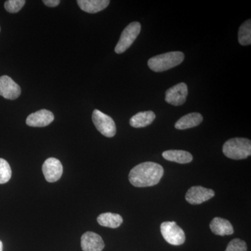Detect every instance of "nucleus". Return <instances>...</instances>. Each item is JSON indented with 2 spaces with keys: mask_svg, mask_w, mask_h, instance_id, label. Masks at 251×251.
I'll return each instance as SVG.
<instances>
[{
  "mask_svg": "<svg viewBox=\"0 0 251 251\" xmlns=\"http://www.w3.org/2000/svg\"><path fill=\"white\" fill-rule=\"evenodd\" d=\"M108 0H78L77 4L81 9L89 14H96L103 11L110 4Z\"/></svg>",
  "mask_w": 251,
  "mask_h": 251,
  "instance_id": "2eb2a0df",
  "label": "nucleus"
},
{
  "mask_svg": "<svg viewBox=\"0 0 251 251\" xmlns=\"http://www.w3.org/2000/svg\"><path fill=\"white\" fill-rule=\"evenodd\" d=\"M203 117L202 115L198 112H193L184 115L180 118L175 124V128L179 130L188 129L198 126L202 123Z\"/></svg>",
  "mask_w": 251,
  "mask_h": 251,
  "instance_id": "4468645a",
  "label": "nucleus"
},
{
  "mask_svg": "<svg viewBox=\"0 0 251 251\" xmlns=\"http://www.w3.org/2000/svg\"><path fill=\"white\" fill-rule=\"evenodd\" d=\"M54 115L48 110H41L27 117L26 124L31 127H45L53 122Z\"/></svg>",
  "mask_w": 251,
  "mask_h": 251,
  "instance_id": "f8f14e48",
  "label": "nucleus"
},
{
  "mask_svg": "<svg viewBox=\"0 0 251 251\" xmlns=\"http://www.w3.org/2000/svg\"><path fill=\"white\" fill-rule=\"evenodd\" d=\"M223 152L231 159H245L251 154V140L244 138L229 139L224 143Z\"/></svg>",
  "mask_w": 251,
  "mask_h": 251,
  "instance_id": "f03ea898",
  "label": "nucleus"
},
{
  "mask_svg": "<svg viewBox=\"0 0 251 251\" xmlns=\"http://www.w3.org/2000/svg\"><path fill=\"white\" fill-rule=\"evenodd\" d=\"M226 251H247V243L240 239H234L229 243Z\"/></svg>",
  "mask_w": 251,
  "mask_h": 251,
  "instance_id": "4be33fe9",
  "label": "nucleus"
},
{
  "mask_svg": "<svg viewBox=\"0 0 251 251\" xmlns=\"http://www.w3.org/2000/svg\"><path fill=\"white\" fill-rule=\"evenodd\" d=\"M187 96V85L184 82H181L166 91L165 100L167 103L175 106H179L186 102Z\"/></svg>",
  "mask_w": 251,
  "mask_h": 251,
  "instance_id": "0eeeda50",
  "label": "nucleus"
},
{
  "mask_svg": "<svg viewBox=\"0 0 251 251\" xmlns=\"http://www.w3.org/2000/svg\"><path fill=\"white\" fill-rule=\"evenodd\" d=\"M3 251V244H2V242H1V241H0V251Z\"/></svg>",
  "mask_w": 251,
  "mask_h": 251,
  "instance_id": "b1692460",
  "label": "nucleus"
},
{
  "mask_svg": "<svg viewBox=\"0 0 251 251\" xmlns=\"http://www.w3.org/2000/svg\"><path fill=\"white\" fill-rule=\"evenodd\" d=\"M21 94V87L8 75L0 77V96L9 100H15Z\"/></svg>",
  "mask_w": 251,
  "mask_h": 251,
  "instance_id": "9d476101",
  "label": "nucleus"
},
{
  "mask_svg": "<svg viewBox=\"0 0 251 251\" xmlns=\"http://www.w3.org/2000/svg\"><path fill=\"white\" fill-rule=\"evenodd\" d=\"M161 232L165 240L171 245H181L186 240L184 230L173 221L163 223L161 226Z\"/></svg>",
  "mask_w": 251,
  "mask_h": 251,
  "instance_id": "423d86ee",
  "label": "nucleus"
},
{
  "mask_svg": "<svg viewBox=\"0 0 251 251\" xmlns=\"http://www.w3.org/2000/svg\"><path fill=\"white\" fill-rule=\"evenodd\" d=\"M0 31H1V27H0Z\"/></svg>",
  "mask_w": 251,
  "mask_h": 251,
  "instance_id": "393cba45",
  "label": "nucleus"
},
{
  "mask_svg": "<svg viewBox=\"0 0 251 251\" xmlns=\"http://www.w3.org/2000/svg\"><path fill=\"white\" fill-rule=\"evenodd\" d=\"M239 42L242 46L251 44V21L248 20L240 26L238 33Z\"/></svg>",
  "mask_w": 251,
  "mask_h": 251,
  "instance_id": "6ab92c4d",
  "label": "nucleus"
},
{
  "mask_svg": "<svg viewBox=\"0 0 251 251\" xmlns=\"http://www.w3.org/2000/svg\"><path fill=\"white\" fill-rule=\"evenodd\" d=\"M211 232L216 235H231L234 233L232 224L227 220L223 218L216 217L211 221L209 225Z\"/></svg>",
  "mask_w": 251,
  "mask_h": 251,
  "instance_id": "ddd939ff",
  "label": "nucleus"
},
{
  "mask_svg": "<svg viewBox=\"0 0 251 251\" xmlns=\"http://www.w3.org/2000/svg\"><path fill=\"white\" fill-rule=\"evenodd\" d=\"M215 196L212 189L202 186H193L190 188L186 194V201L191 204H201L209 201Z\"/></svg>",
  "mask_w": 251,
  "mask_h": 251,
  "instance_id": "6e6552de",
  "label": "nucleus"
},
{
  "mask_svg": "<svg viewBox=\"0 0 251 251\" xmlns=\"http://www.w3.org/2000/svg\"><path fill=\"white\" fill-rule=\"evenodd\" d=\"M163 174L164 170L161 165L153 162H145L130 171L128 179L130 184L135 187H150L158 184Z\"/></svg>",
  "mask_w": 251,
  "mask_h": 251,
  "instance_id": "f257e3e1",
  "label": "nucleus"
},
{
  "mask_svg": "<svg viewBox=\"0 0 251 251\" xmlns=\"http://www.w3.org/2000/svg\"><path fill=\"white\" fill-rule=\"evenodd\" d=\"M92 121L97 129L104 136L112 138L116 134V125L112 117L100 110L97 109L94 110Z\"/></svg>",
  "mask_w": 251,
  "mask_h": 251,
  "instance_id": "39448f33",
  "label": "nucleus"
},
{
  "mask_svg": "<svg viewBox=\"0 0 251 251\" xmlns=\"http://www.w3.org/2000/svg\"><path fill=\"white\" fill-rule=\"evenodd\" d=\"M46 6H49V7H55L58 6L60 1L59 0H44L43 1Z\"/></svg>",
  "mask_w": 251,
  "mask_h": 251,
  "instance_id": "5701e85b",
  "label": "nucleus"
},
{
  "mask_svg": "<svg viewBox=\"0 0 251 251\" xmlns=\"http://www.w3.org/2000/svg\"><path fill=\"white\" fill-rule=\"evenodd\" d=\"M12 172L9 163L3 158H0V184L8 182L11 177Z\"/></svg>",
  "mask_w": 251,
  "mask_h": 251,
  "instance_id": "aec40b11",
  "label": "nucleus"
},
{
  "mask_svg": "<svg viewBox=\"0 0 251 251\" xmlns=\"http://www.w3.org/2000/svg\"><path fill=\"white\" fill-rule=\"evenodd\" d=\"M162 155L167 161L175 162L180 164H186L193 161L192 154L184 150H168Z\"/></svg>",
  "mask_w": 251,
  "mask_h": 251,
  "instance_id": "f3484780",
  "label": "nucleus"
},
{
  "mask_svg": "<svg viewBox=\"0 0 251 251\" xmlns=\"http://www.w3.org/2000/svg\"><path fill=\"white\" fill-rule=\"evenodd\" d=\"M42 171L46 181L50 183L55 182L62 175V163L55 158H48L43 164Z\"/></svg>",
  "mask_w": 251,
  "mask_h": 251,
  "instance_id": "1a4fd4ad",
  "label": "nucleus"
},
{
  "mask_svg": "<svg viewBox=\"0 0 251 251\" xmlns=\"http://www.w3.org/2000/svg\"><path fill=\"white\" fill-rule=\"evenodd\" d=\"M155 118L156 115L151 110L138 112L130 118V125L134 128H143L151 125Z\"/></svg>",
  "mask_w": 251,
  "mask_h": 251,
  "instance_id": "dca6fc26",
  "label": "nucleus"
},
{
  "mask_svg": "<svg viewBox=\"0 0 251 251\" xmlns=\"http://www.w3.org/2000/svg\"><path fill=\"white\" fill-rule=\"evenodd\" d=\"M25 2V0H8L4 3V8L8 12L16 14L21 11Z\"/></svg>",
  "mask_w": 251,
  "mask_h": 251,
  "instance_id": "412c9836",
  "label": "nucleus"
},
{
  "mask_svg": "<svg viewBox=\"0 0 251 251\" xmlns=\"http://www.w3.org/2000/svg\"><path fill=\"white\" fill-rule=\"evenodd\" d=\"M141 31V25L138 22L130 23L122 31L120 40L117 43L115 51L117 54L125 52L133 44Z\"/></svg>",
  "mask_w": 251,
  "mask_h": 251,
  "instance_id": "20e7f679",
  "label": "nucleus"
},
{
  "mask_svg": "<svg viewBox=\"0 0 251 251\" xmlns=\"http://www.w3.org/2000/svg\"><path fill=\"white\" fill-rule=\"evenodd\" d=\"M105 247L103 239L98 234L87 232L81 237V248L83 251H102Z\"/></svg>",
  "mask_w": 251,
  "mask_h": 251,
  "instance_id": "9b49d317",
  "label": "nucleus"
},
{
  "mask_svg": "<svg viewBox=\"0 0 251 251\" xmlns=\"http://www.w3.org/2000/svg\"><path fill=\"white\" fill-rule=\"evenodd\" d=\"M183 52H169L158 54L149 59L148 67L154 72H163L179 65L184 61Z\"/></svg>",
  "mask_w": 251,
  "mask_h": 251,
  "instance_id": "7ed1b4c3",
  "label": "nucleus"
},
{
  "mask_svg": "<svg viewBox=\"0 0 251 251\" xmlns=\"http://www.w3.org/2000/svg\"><path fill=\"white\" fill-rule=\"evenodd\" d=\"M97 221L99 225L103 227L117 228L123 223V219L119 214L108 212L100 214L97 218Z\"/></svg>",
  "mask_w": 251,
  "mask_h": 251,
  "instance_id": "a211bd4d",
  "label": "nucleus"
}]
</instances>
